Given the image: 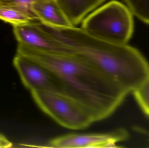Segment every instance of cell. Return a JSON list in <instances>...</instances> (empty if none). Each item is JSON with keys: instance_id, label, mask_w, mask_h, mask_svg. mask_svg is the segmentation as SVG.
I'll list each match as a JSON object with an SVG mask.
<instances>
[{"instance_id": "obj_1", "label": "cell", "mask_w": 149, "mask_h": 148, "mask_svg": "<svg viewBox=\"0 0 149 148\" xmlns=\"http://www.w3.org/2000/svg\"><path fill=\"white\" fill-rule=\"evenodd\" d=\"M17 53L28 56L51 70L60 78L64 94L86 107L95 122L110 116L128 93L82 56L56 54L17 44Z\"/></svg>"}, {"instance_id": "obj_2", "label": "cell", "mask_w": 149, "mask_h": 148, "mask_svg": "<svg viewBox=\"0 0 149 148\" xmlns=\"http://www.w3.org/2000/svg\"><path fill=\"white\" fill-rule=\"evenodd\" d=\"M54 36L86 58L129 94L149 74V65L138 50L94 37L76 27L61 28L44 25Z\"/></svg>"}, {"instance_id": "obj_8", "label": "cell", "mask_w": 149, "mask_h": 148, "mask_svg": "<svg viewBox=\"0 0 149 148\" xmlns=\"http://www.w3.org/2000/svg\"><path fill=\"white\" fill-rule=\"evenodd\" d=\"M31 8L42 24L56 28L73 27L56 0H41L33 3Z\"/></svg>"}, {"instance_id": "obj_3", "label": "cell", "mask_w": 149, "mask_h": 148, "mask_svg": "<svg viewBox=\"0 0 149 148\" xmlns=\"http://www.w3.org/2000/svg\"><path fill=\"white\" fill-rule=\"evenodd\" d=\"M132 13L127 6L112 1L89 13L81 28L96 38L117 44H126L134 31Z\"/></svg>"}, {"instance_id": "obj_7", "label": "cell", "mask_w": 149, "mask_h": 148, "mask_svg": "<svg viewBox=\"0 0 149 148\" xmlns=\"http://www.w3.org/2000/svg\"><path fill=\"white\" fill-rule=\"evenodd\" d=\"M127 137L124 130L119 129L103 134H70L52 139L47 147L56 148H114Z\"/></svg>"}, {"instance_id": "obj_14", "label": "cell", "mask_w": 149, "mask_h": 148, "mask_svg": "<svg viewBox=\"0 0 149 148\" xmlns=\"http://www.w3.org/2000/svg\"><path fill=\"white\" fill-rule=\"evenodd\" d=\"M147 115H149V111L148 113V114H147Z\"/></svg>"}, {"instance_id": "obj_9", "label": "cell", "mask_w": 149, "mask_h": 148, "mask_svg": "<svg viewBox=\"0 0 149 148\" xmlns=\"http://www.w3.org/2000/svg\"><path fill=\"white\" fill-rule=\"evenodd\" d=\"M106 0H56L73 27Z\"/></svg>"}, {"instance_id": "obj_13", "label": "cell", "mask_w": 149, "mask_h": 148, "mask_svg": "<svg viewBox=\"0 0 149 148\" xmlns=\"http://www.w3.org/2000/svg\"><path fill=\"white\" fill-rule=\"evenodd\" d=\"M41 0H0V3L9 4L32 11L31 5Z\"/></svg>"}, {"instance_id": "obj_11", "label": "cell", "mask_w": 149, "mask_h": 148, "mask_svg": "<svg viewBox=\"0 0 149 148\" xmlns=\"http://www.w3.org/2000/svg\"><path fill=\"white\" fill-rule=\"evenodd\" d=\"M132 14L149 24V0H124Z\"/></svg>"}, {"instance_id": "obj_5", "label": "cell", "mask_w": 149, "mask_h": 148, "mask_svg": "<svg viewBox=\"0 0 149 148\" xmlns=\"http://www.w3.org/2000/svg\"><path fill=\"white\" fill-rule=\"evenodd\" d=\"M13 63L24 85L31 92L46 91L64 94V86L51 70L33 58L16 53Z\"/></svg>"}, {"instance_id": "obj_6", "label": "cell", "mask_w": 149, "mask_h": 148, "mask_svg": "<svg viewBox=\"0 0 149 148\" xmlns=\"http://www.w3.org/2000/svg\"><path fill=\"white\" fill-rule=\"evenodd\" d=\"M13 27L17 43L50 54H74L71 47L45 29L39 21H33Z\"/></svg>"}, {"instance_id": "obj_10", "label": "cell", "mask_w": 149, "mask_h": 148, "mask_svg": "<svg viewBox=\"0 0 149 148\" xmlns=\"http://www.w3.org/2000/svg\"><path fill=\"white\" fill-rule=\"evenodd\" d=\"M0 20L13 26L38 21L32 11L3 3H0Z\"/></svg>"}, {"instance_id": "obj_4", "label": "cell", "mask_w": 149, "mask_h": 148, "mask_svg": "<svg viewBox=\"0 0 149 148\" xmlns=\"http://www.w3.org/2000/svg\"><path fill=\"white\" fill-rule=\"evenodd\" d=\"M31 94L40 109L64 127L80 130L95 122L86 107L64 94L46 91H33Z\"/></svg>"}, {"instance_id": "obj_12", "label": "cell", "mask_w": 149, "mask_h": 148, "mask_svg": "<svg viewBox=\"0 0 149 148\" xmlns=\"http://www.w3.org/2000/svg\"><path fill=\"white\" fill-rule=\"evenodd\" d=\"M133 92L140 107L147 114L149 111V74Z\"/></svg>"}]
</instances>
